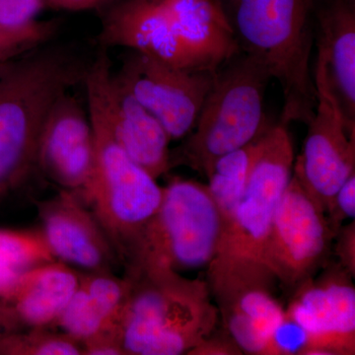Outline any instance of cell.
<instances>
[{
    "label": "cell",
    "mask_w": 355,
    "mask_h": 355,
    "mask_svg": "<svg viewBox=\"0 0 355 355\" xmlns=\"http://www.w3.org/2000/svg\"><path fill=\"white\" fill-rule=\"evenodd\" d=\"M87 100L95 167L78 196L90 205L125 270L139 259L147 228L160 207L163 188L114 141L97 98L87 93Z\"/></svg>",
    "instance_id": "4"
},
{
    "label": "cell",
    "mask_w": 355,
    "mask_h": 355,
    "mask_svg": "<svg viewBox=\"0 0 355 355\" xmlns=\"http://www.w3.org/2000/svg\"><path fill=\"white\" fill-rule=\"evenodd\" d=\"M44 0H0V26L10 29L32 24L44 8Z\"/></svg>",
    "instance_id": "26"
},
{
    "label": "cell",
    "mask_w": 355,
    "mask_h": 355,
    "mask_svg": "<svg viewBox=\"0 0 355 355\" xmlns=\"http://www.w3.org/2000/svg\"><path fill=\"white\" fill-rule=\"evenodd\" d=\"M107 49L91 62L84 83L97 98L110 132L118 146L154 178L170 167L171 141L160 123L116 78Z\"/></svg>",
    "instance_id": "13"
},
{
    "label": "cell",
    "mask_w": 355,
    "mask_h": 355,
    "mask_svg": "<svg viewBox=\"0 0 355 355\" xmlns=\"http://www.w3.org/2000/svg\"><path fill=\"white\" fill-rule=\"evenodd\" d=\"M128 294L121 316L125 354H188L216 329L219 315L207 282L169 266L125 270Z\"/></svg>",
    "instance_id": "2"
},
{
    "label": "cell",
    "mask_w": 355,
    "mask_h": 355,
    "mask_svg": "<svg viewBox=\"0 0 355 355\" xmlns=\"http://www.w3.org/2000/svg\"><path fill=\"white\" fill-rule=\"evenodd\" d=\"M287 127L279 121L261 137L241 200L222 233L217 254L261 261L273 216L293 174L295 153Z\"/></svg>",
    "instance_id": "8"
},
{
    "label": "cell",
    "mask_w": 355,
    "mask_h": 355,
    "mask_svg": "<svg viewBox=\"0 0 355 355\" xmlns=\"http://www.w3.org/2000/svg\"><path fill=\"white\" fill-rule=\"evenodd\" d=\"M207 282L224 330L243 354L279 355L272 336L286 317L272 270L254 259L217 254Z\"/></svg>",
    "instance_id": "6"
},
{
    "label": "cell",
    "mask_w": 355,
    "mask_h": 355,
    "mask_svg": "<svg viewBox=\"0 0 355 355\" xmlns=\"http://www.w3.org/2000/svg\"><path fill=\"white\" fill-rule=\"evenodd\" d=\"M317 104L293 176L324 214L343 183L355 174V125L343 113L327 78L323 58L314 70Z\"/></svg>",
    "instance_id": "9"
},
{
    "label": "cell",
    "mask_w": 355,
    "mask_h": 355,
    "mask_svg": "<svg viewBox=\"0 0 355 355\" xmlns=\"http://www.w3.org/2000/svg\"><path fill=\"white\" fill-rule=\"evenodd\" d=\"M217 70L195 125L183 144L170 150V167L184 165L207 177L216 159L259 139L272 125L265 93L272 78L260 62L238 53Z\"/></svg>",
    "instance_id": "5"
},
{
    "label": "cell",
    "mask_w": 355,
    "mask_h": 355,
    "mask_svg": "<svg viewBox=\"0 0 355 355\" xmlns=\"http://www.w3.org/2000/svg\"><path fill=\"white\" fill-rule=\"evenodd\" d=\"M73 96L58 98L40 135L37 167L51 181L80 195L95 167V144L89 116Z\"/></svg>",
    "instance_id": "14"
},
{
    "label": "cell",
    "mask_w": 355,
    "mask_h": 355,
    "mask_svg": "<svg viewBox=\"0 0 355 355\" xmlns=\"http://www.w3.org/2000/svg\"><path fill=\"white\" fill-rule=\"evenodd\" d=\"M189 355H241V349L225 330H214L197 347L188 352Z\"/></svg>",
    "instance_id": "27"
},
{
    "label": "cell",
    "mask_w": 355,
    "mask_h": 355,
    "mask_svg": "<svg viewBox=\"0 0 355 355\" xmlns=\"http://www.w3.org/2000/svg\"><path fill=\"white\" fill-rule=\"evenodd\" d=\"M58 27L55 21L37 20L17 29L0 26V64L48 43L55 36Z\"/></svg>",
    "instance_id": "24"
},
{
    "label": "cell",
    "mask_w": 355,
    "mask_h": 355,
    "mask_svg": "<svg viewBox=\"0 0 355 355\" xmlns=\"http://www.w3.org/2000/svg\"><path fill=\"white\" fill-rule=\"evenodd\" d=\"M324 214L334 237L338 234L345 220H354L355 174L349 177L338 189Z\"/></svg>",
    "instance_id": "25"
},
{
    "label": "cell",
    "mask_w": 355,
    "mask_h": 355,
    "mask_svg": "<svg viewBox=\"0 0 355 355\" xmlns=\"http://www.w3.org/2000/svg\"><path fill=\"white\" fill-rule=\"evenodd\" d=\"M3 64H0V73H1V69H2V67H3Z\"/></svg>",
    "instance_id": "31"
},
{
    "label": "cell",
    "mask_w": 355,
    "mask_h": 355,
    "mask_svg": "<svg viewBox=\"0 0 355 355\" xmlns=\"http://www.w3.org/2000/svg\"><path fill=\"white\" fill-rule=\"evenodd\" d=\"M38 212L42 234L58 261L87 272H112L119 263L97 217L76 193L64 190L39 202Z\"/></svg>",
    "instance_id": "15"
},
{
    "label": "cell",
    "mask_w": 355,
    "mask_h": 355,
    "mask_svg": "<svg viewBox=\"0 0 355 355\" xmlns=\"http://www.w3.org/2000/svg\"><path fill=\"white\" fill-rule=\"evenodd\" d=\"M55 261L41 231L0 229V297L28 270Z\"/></svg>",
    "instance_id": "22"
},
{
    "label": "cell",
    "mask_w": 355,
    "mask_h": 355,
    "mask_svg": "<svg viewBox=\"0 0 355 355\" xmlns=\"http://www.w3.org/2000/svg\"><path fill=\"white\" fill-rule=\"evenodd\" d=\"M314 0H237L234 29L240 50L260 62L284 94L280 121L307 123L317 104L311 67Z\"/></svg>",
    "instance_id": "3"
},
{
    "label": "cell",
    "mask_w": 355,
    "mask_h": 355,
    "mask_svg": "<svg viewBox=\"0 0 355 355\" xmlns=\"http://www.w3.org/2000/svg\"><path fill=\"white\" fill-rule=\"evenodd\" d=\"M19 321L11 308L0 299V338L22 330Z\"/></svg>",
    "instance_id": "29"
},
{
    "label": "cell",
    "mask_w": 355,
    "mask_h": 355,
    "mask_svg": "<svg viewBox=\"0 0 355 355\" xmlns=\"http://www.w3.org/2000/svg\"><path fill=\"white\" fill-rule=\"evenodd\" d=\"M221 232L220 216L207 184L177 178L163 188L139 259L128 268L160 265L179 272L207 268L218 251Z\"/></svg>",
    "instance_id": "7"
},
{
    "label": "cell",
    "mask_w": 355,
    "mask_h": 355,
    "mask_svg": "<svg viewBox=\"0 0 355 355\" xmlns=\"http://www.w3.org/2000/svg\"><path fill=\"white\" fill-rule=\"evenodd\" d=\"M318 55L347 120L355 125V14L349 0H336L318 14Z\"/></svg>",
    "instance_id": "20"
},
{
    "label": "cell",
    "mask_w": 355,
    "mask_h": 355,
    "mask_svg": "<svg viewBox=\"0 0 355 355\" xmlns=\"http://www.w3.org/2000/svg\"><path fill=\"white\" fill-rule=\"evenodd\" d=\"M263 135L251 144L216 159L207 175V187L220 216L221 235L234 216Z\"/></svg>",
    "instance_id": "21"
},
{
    "label": "cell",
    "mask_w": 355,
    "mask_h": 355,
    "mask_svg": "<svg viewBox=\"0 0 355 355\" xmlns=\"http://www.w3.org/2000/svg\"><path fill=\"white\" fill-rule=\"evenodd\" d=\"M354 279L336 263L294 289L286 317L304 335L300 355L355 354Z\"/></svg>",
    "instance_id": "12"
},
{
    "label": "cell",
    "mask_w": 355,
    "mask_h": 355,
    "mask_svg": "<svg viewBox=\"0 0 355 355\" xmlns=\"http://www.w3.org/2000/svg\"><path fill=\"white\" fill-rule=\"evenodd\" d=\"M79 284V275L64 261H55L25 272L11 291L0 297L21 326H53L62 316Z\"/></svg>",
    "instance_id": "18"
},
{
    "label": "cell",
    "mask_w": 355,
    "mask_h": 355,
    "mask_svg": "<svg viewBox=\"0 0 355 355\" xmlns=\"http://www.w3.org/2000/svg\"><path fill=\"white\" fill-rule=\"evenodd\" d=\"M0 354L78 355L83 354V349L80 343L67 334L39 328L24 334H9L0 338Z\"/></svg>",
    "instance_id": "23"
},
{
    "label": "cell",
    "mask_w": 355,
    "mask_h": 355,
    "mask_svg": "<svg viewBox=\"0 0 355 355\" xmlns=\"http://www.w3.org/2000/svg\"><path fill=\"white\" fill-rule=\"evenodd\" d=\"M336 254L343 268L355 277V223L343 225L336 235Z\"/></svg>",
    "instance_id": "28"
},
{
    "label": "cell",
    "mask_w": 355,
    "mask_h": 355,
    "mask_svg": "<svg viewBox=\"0 0 355 355\" xmlns=\"http://www.w3.org/2000/svg\"><path fill=\"white\" fill-rule=\"evenodd\" d=\"M104 0H44V6L69 11H83L99 6Z\"/></svg>",
    "instance_id": "30"
},
{
    "label": "cell",
    "mask_w": 355,
    "mask_h": 355,
    "mask_svg": "<svg viewBox=\"0 0 355 355\" xmlns=\"http://www.w3.org/2000/svg\"><path fill=\"white\" fill-rule=\"evenodd\" d=\"M216 72L175 67L132 51L114 76L160 123L170 139L177 140L193 130Z\"/></svg>",
    "instance_id": "11"
},
{
    "label": "cell",
    "mask_w": 355,
    "mask_h": 355,
    "mask_svg": "<svg viewBox=\"0 0 355 355\" xmlns=\"http://www.w3.org/2000/svg\"><path fill=\"white\" fill-rule=\"evenodd\" d=\"M128 289L127 279L112 272L79 275L78 286L55 326L80 343L103 331L121 330Z\"/></svg>",
    "instance_id": "19"
},
{
    "label": "cell",
    "mask_w": 355,
    "mask_h": 355,
    "mask_svg": "<svg viewBox=\"0 0 355 355\" xmlns=\"http://www.w3.org/2000/svg\"><path fill=\"white\" fill-rule=\"evenodd\" d=\"M180 41L198 67L218 70L240 51L218 0H162Z\"/></svg>",
    "instance_id": "17"
},
{
    "label": "cell",
    "mask_w": 355,
    "mask_h": 355,
    "mask_svg": "<svg viewBox=\"0 0 355 355\" xmlns=\"http://www.w3.org/2000/svg\"><path fill=\"white\" fill-rule=\"evenodd\" d=\"M49 43V42H48ZM41 44L0 73V198L37 167L40 135L60 96L84 81L92 60L67 44Z\"/></svg>",
    "instance_id": "1"
},
{
    "label": "cell",
    "mask_w": 355,
    "mask_h": 355,
    "mask_svg": "<svg viewBox=\"0 0 355 355\" xmlns=\"http://www.w3.org/2000/svg\"><path fill=\"white\" fill-rule=\"evenodd\" d=\"M99 40L104 48L123 46L175 67H198L180 41L162 0L121 2L105 18Z\"/></svg>",
    "instance_id": "16"
},
{
    "label": "cell",
    "mask_w": 355,
    "mask_h": 355,
    "mask_svg": "<svg viewBox=\"0 0 355 355\" xmlns=\"http://www.w3.org/2000/svg\"><path fill=\"white\" fill-rule=\"evenodd\" d=\"M334 239L326 214L292 175L273 216L261 263L279 284L294 291L327 263Z\"/></svg>",
    "instance_id": "10"
}]
</instances>
